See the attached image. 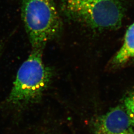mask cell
<instances>
[{
    "instance_id": "obj_5",
    "label": "cell",
    "mask_w": 134,
    "mask_h": 134,
    "mask_svg": "<svg viewBox=\"0 0 134 134\" xmlns=\"http://www.w3.org/2000/svg\"><path fill=\"white\" fill-rule=\"evenodd\" d=\"M134 58V23L126 31L122 46L113 58L111 64L120 65Z\"/></svg>"
},
{
    "instance_id": "obj_4",
    "label": "cell",
    "mask_w": 134,
    "mask_h": 134,
    "mask_svg": "<svg viewBox=\"0 0 134 134\" xmlns=\"http://www.w3.org/2000/svg\"><path fill=\"white\" fill-rule=\"evenodd\" d=\"M93 134H134V125L124 107L118 106L97 118Z\"/></svg>"
},
{
    "instance_id": "obj_7",
    "label": "cell",
    "mask_w": 134,
    "mask_h": 134,
    "mask_svg": "<svg viewBox=\"0 0 134 134\" xmlns=\"http://www.w3.org/2000/svg\"><path fill=\"white\" fill-rule=\"evenodd\" d=\"M3 49V46L1 44V43H0V56L1 55V52H2V50Z\"/></svg>"
},
{
    "instance_id": "obj_2",
    "label": "cell",
    "mask_w": 134,
    "mask_h": 134,
    "mask_svg": "<svg viewBox=\"0 0 134 134\" xmlns=\"http://www.w3.org/2000/svg\"><path fill=\"white\" fill-rule=\"evenodd\" d=\"M61 10L68 19L98 30L120 27L124 16L119 0H61Z\"/></svg>"
},
{
    "instance_id": "obj_1",
    "label": "cell",
    "mask_w": 134,
    "mask_h": 134,
    "mask_svg": "<svg viewBox=\"0 0 134 134\" xmlns=\"http://www.w3.org/2000/svg\"><path fill=\"white\" fill-rule=\"evenodd\" d=\"M44 48H32L29 57L19 68L7 103L25 107L40 100L54 76L53 70L43 62Z\"/></svg>"
},
{
    "instance_id": "obj_3",
    "label": "cell",
    "mask_w": 134,
    "mask_h": 134,
    "mask_svg": "<svg viewBox=\"0 0 134 134\" xmlns=\"http://www.w3.org/2000/svg\"><path fill=\"white\" fill-rule=\"evenodd\" d=\"M21 11L32 48H44L61 32L62 23L55 0H21Z\"/></svg>"
},
{
    "instance_id": "obj_6",
    "label": "cell",
    "mask_w": 134,
    "mask_h": 134,
    "mask_svg": "<svg viewBox=\"0 0 134 134\" xmlns=\"http://www.w3.org/2000/svg\"><path fill=\"white\" fill-rule=\"evenodd\" d=\"M124 107L125 109L134 125V91L125 98Z\"/></svg>"
}]
</instances>
